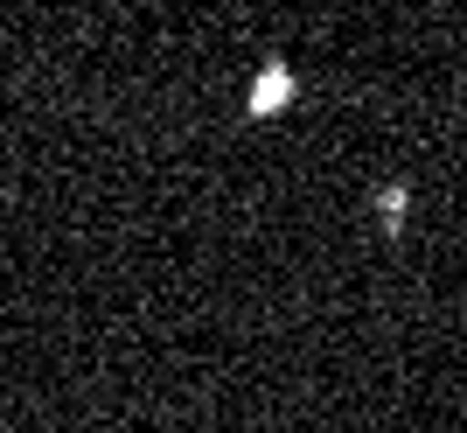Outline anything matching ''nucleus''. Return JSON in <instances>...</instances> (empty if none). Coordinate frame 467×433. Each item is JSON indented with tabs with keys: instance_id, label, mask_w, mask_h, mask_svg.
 <instances>
[{
	"instance_id": "nucleus-1",
	"label": "nucleus",
	"mask_w": 467,
	"mask_h": 433,
	"mask_svg": "<svg viewBox=\"0 0 467 433\" xmlns=\"http://www.w3.org/2000/svg\"><path fill=\"white\" fill-rule=\"evenodd\" d=\"M293 91H300V78H293L286 63H265V70H258V84L244 91V119H273V112H286Z\"/></svg>"
},
{
	"instance_id": "nucleus-2",
	"label": "nucleus",
	"mask_w": 467,
	"mask_h": 433,
	"mask_svg": "<svg viewBox=\"0 0 467 433\" xmlns=\"http://www.w3.org/2000/svg\"><path fill=\"white\" fill-rule=\"evenodd\" d=\"M384 231L390 238L405 231V189H384Z\"/></svg>"
}]
</instances>
